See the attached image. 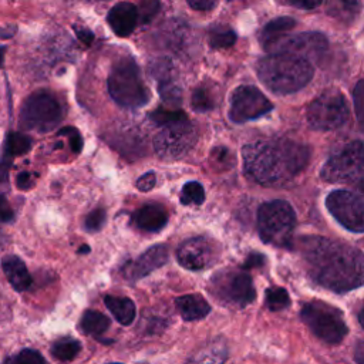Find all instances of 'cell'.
Instances as JSON below:
<instances>
[{
    "instance_id": "obj_1",
    "label": "cell",
    "mask_w": 364,
    "mask_h": 364,
    "mask_svg": "<svg viewBox=\"0 0 364 364\" xmlns=\"http://www.w3.org/2000/svg\"><path fill=\"white\" fill-rule=\"evenodd\" d=\"M300 245L307 273L320 286L337 293L364 286V255L355 247L321 236Z\"/></svg>"
},
{
    "instance_id": "obj_2",
    "label": "cell",
    "mask_w": 364,
    "mask_h": 364,
    "mask_svg": "<svg viewBox=\"0 0 364 364\" xmlns=\"http://www.w3.org/2000/svg\"><path fill=\"white\" fill-rule=\"evenodd\" d=\"M246 176L260 185H284L309 164L310 149L291 139H263L242 149Z\"/></svg>"
},
{
    "instance_id": "obj_3",
    "label": "cell",
    "mask_w": 364,
    "mask_h": 364,
    "mask_svg": "<svg viewBox=\"0 0 364 364\" xmlns=\"http://www.w3.org/2000/svg\"><path fill=\"white\" fill-rule=\"evenodd\" d=\"M260 81L276 94H291L309 84L314 74L311 61L291 53H272L256 65Z\"/></svg>"
},
{
    "instance_id": "obj_4",
    "label": "cell",
    "mask_w": 364,
    "mask_h": 364,
    "mask_svg": "<svg viewBox=\"0 0 364 364\" xmlns=\"http://www.w3.org/2000/svg\"><path fill=\"white\" fill-rule=\"evenodd\" d=\"M108 92L111 98L124 108H139L149 100V90L145 85L136 63L131 57L117 60L108 75Z\"/></svg>"
},
{
    "instance_id": "obj_5",
    "label": "cell",
    "mask_w": 364,
    "mask_h": 364,
    "mask_svg": "<svg viewBox=\"0 0 364 364\" xmlns=\"http://www.w3.org/2000/svg\"><path fill=\"white\" fill-rule=\"evenodd\" d=\"M296 226V215L286 200L262 203L257 210V229L260 239L273 246L286 247L291 243Z\"/></svg>"
},
{
    "instance_id": "obj_6",
    "label": "cell",
    "mask_w": 364,
    "mask_h": 364,
    "mask_svg": "<svg viewBox=\"0 0 364 364\" xmlns=\"http://www.w3.org/2000/svg\"><path fill=\"white\" fill-rule=\"evenodd\" d=\"M300 317L316 337L328 344H338L348 331L343 313L320 300L306 303Z\"/></svg>"
},
{
    "instance_id": "obj_7",
    "label": "cell",
    "mask_w": 364,
    "mask_h": 364,
    "mask_svg": "<svg viewBox=\"0 0 364 364\" xmlns=\"http://www.w3.org/2000/svg\"><path fill=\"white\" fill-rule=\"evenodd\" d=\"M63 119V108L57 97L46 90L30 94L20 109V124L26 129L48 132Z\"/></svg>"
},
{
    "instance_id": "obj_8",
    "label": "cell",
    "mask_w": 364,
    "mask_h": 364,
    "mask_svg": "<svg viewBox=\"0 0 364 364\" xmlns=\"http://www.w3.org/2000/svg\"><path fill=\"white\" fill-rule=\"evenodd\" d=\"M320 176L330 183L357 182L364 176V145L353 141L331 155L321 168Z\"/></svg>"
},
{
    "instance_id": "obj_9",
    "label": "cell",
    "mask_w": 364,
    "mask_h": 364,
    "mask_svg": "<svg viewBox=\"0 0 364 364\" xmlns=\"http://www.w3.org/2000/svg\"><path fill=\"white\" fill-rule=\"evenodd\" d=\"M348 117V107L338 90H326L307 107L309 125L317 131H331L341 127Z\"/></svg>"
},
{
    "instance_id": "obj_10",
    "label": "cell",
    "mask_w": 364,
    "mask_h": 364,
    "mask_svg": "<svg viewBox=\"0 0 364 364\" xmlns=\"http://www.w3.org/2000/svg\"><path fill=\"white\" fill-rule=\"evenodd\" d=\"M196 129L189 119L164 125L154 138V149L162 159H178L186 155L196 142Z\"/></svg>"
},
{
    "instance_id": "obj_11",
    "label": "cell",
    "mask_w": 364,
    "mask_h": 364,
    "mask_svg": "<svg viewBox=\"0 0 364 364\" xmlns=\"http://www.w3.org/2000/svg\"><path fill=\"white\" fill-rule=\"evenodd\" d=\"M210 291L222 301L243 307L256 297L252 277L242 270H222L212 277Z\"/></svg>"
},
{
    "instance_id": "obj_12",
    "label": "cell",
    "mask_w": 364,
    "mask_h": 364,
    "mask_svg": "<svg viewBox=\"0 0 364 364\" xmlns=\"http://www.w3.org/2000/svg\"><path fill=\"white\" fill-rule=\"evenodd\" d=\"M326 206L331 216L351 232H364V198L355 191L337 189L328 193Z\"/></svg>"
},
{
    "instance_id": "obj_13",
    "label": "cell",
    "mask_w": 364,
    "mask_h": 364,
    "mask_svg": "<svg viewBox=\"0 0 364 364\" xmlns=\"http://www.w3.org/2000/svg\"><path fill=\"white\" fill-rule=\"evenodd\" d=\"M273 109L267 97L255 85H239L233 90L229 104V118L236 124H243L263 117Z\"/></svg>"
},
{
    "instance_id": "obj_14",
    "label": "cell",
    "mask_w": 364,
    "mask_h": 364,
    "mask_svg": "<svg viewBox=\"0 0 364 364\" xmlns=\"http://www.w3.org/2000/svg\"><path fill=\"white\" fill-rule=\"evenodd\" d=\"M220 255V246L209 236H193L183 240L176 249L179 264L189 270L208 269L216 263Z\"/></svg>"
},
{
    "instance_id": "obj_15",
    "label": "cell",
    "mask_w": 364,
    "mask_h": 364,
    "mask_svg": "<svg viewBox=\"0 0 364 364\" xmlns=\"http://www.w3.org/2000/svg\"><path fill=\"white\" fill-rule=\"evenodd\" d=\"M328 41L321 33H300L297 36L282 38L269 51L272 53H291L307 58L309 61L320 60L327 51Z\"/></svg>"
},
{
    "instance_id": "obj_16",
    "label": "cell",
    "mask_w": 364,
    "mask_h": 364,
    "mask_svg": "<svg viewBox=\"0 0 364 364\" xmlns=\"http://www.w3.org/2000/svg\"><path fill=\"white\" fill-rule=\"evenodd\" d=\"M138 18H139V10L136 9L135 4L129 1L117 3L114 7H111L107 17L111 30L119 37L129 36L136 27Z\"/></svg>"
},
{
    "instance_id": "obj_17",
    "label": "cell",
    "mask_w": 364,
    "mask_h": 364,
    "mask_svg": "<svg viewBox=\"0 0 364 364\" xmlns=\"http://www.w3.org/2000/svg\"><path fill=\"white\" fill-rule=\"evenodd\" d=\"M168 262V249L165 245H155L145 250L129 267V277L134 280L142 279L155 269L164 266Z\"/></svg>"
},
{
    "instance_id": "obj_18",
    "label": "cell",
    "mask_w": 364,
    "mask_h": 364,
    "mask_svg": "<svg viewBox=\"0 0 364 364\" xmlns=\"http://www.w3.org/2000/svg\"><path fill=\"white\" fill-rule=\"evenodd\" d=\"M1 267L9 283L17 291H24L30 287L31 276L21 259H18L14 255H7L1 260Z\"/></svg>"
},
{
    "instance_id": "obj_19",
    "label": "cell",
    "mask_w": 364,
    "mask_h": 364,
    "mask_svg": "<svg viewBox=\"0 0 364 364\" xmlns=\"http://www.w3.org/2000/svg\"><path fill=\"white\" fill-rule=\"evenodd\" d=\"M134 219L141 230L158 232L166 225L168 215L159 205H145L136 210Z\"/></svg>"
},
{
    "instance_id": "obj_20",
    "label": "cell",
    "mask_w": 364,
    "mask_h": 364,
    "mask_svg": "<svg viewBox=\"0 0 364 364\" xmlns=\"http://www.w3.org/2000/svg\"><path fill=\"white\" fill-rule=\"evenodd\" d=\"M176 309L186 321L200 320L210 311L209 303L200 294H185L176 299Z\"/></svg>"
},
{
    "instance_id": "obj_21",
    "label": "cell",
    "mask_w": 364,
    "mask_h": 364,
    "mask_svg": "<svg viewBox=\"0 0 364 364\" xmlns=\"http://www.w3.org/2000/svg\"><path fill=\"white\" fill-rule=\"evenodd\" d=\"M228 358V346L222 338L200 347L185 364H223Z\"/></svg>"
},
{
    "instance_id": "obj_22",
    "label": "cell",
    "mask_w": 364,
    "mask_h": 364,
    "mask_svg": "<svg viewBox=\"0 0 364 364\" xmlns=\"http://www.w3.org/2000/svg\"><path fill=\"white\" fill-rule=\"evenodd\" d=\"M324 10L341 23H353L361 11L360 0H321Z\"/></svg>"
},
{
    "instance_id": "obj_23",
    "label": "cell",
    "mask_w": 364,
    "mask_h": 364,
    "mask_svg": "<svg viewBox=\"0 0 364 364\" xmlns=\"http://www.w3.org/2000/svg\"><path fill=\"white\" fill-rule=\"evenodd\" d=\"M296 26V20L291 17H277L270 20L260 31V43L266 50H270L279 43L283 36Z\"/></svg>"
},
{
    "instance_id": "obj_24",
    "label": "cell",
    "mask_w": 364,
    "mask_h": 364,
    "mask_svg": "<svg viewBox=\"0 0 364 364\" xmlns=\"http://www.w3.org/2000/svg\"><path fill=\"white\" fill-rule=\"evenodd\" d=\"M107 309L112 313L114 318L122 324L128 326L135 318V304L128 297H118V296H105L104 299Z\"/></svg>"
},
{
    "instance_id": "obj_25",
    "label": "cell",
    "mask_w": 364,
    "mask_h": 364,
    "mask_svg": "<svg viewBox=\"0 0 364 364\" xmlns=\"http://www.w3.org/2000/svg\"><path fill=\"white\" fill-rule=\"evenodd\" d=\"M108 327H109L108 317L97 310H85L80 320V328L85 334H91V336H100Z\"/></svg>"
},
{
    "instance_id": "obj_26",
    "label": "cell",
    "mask_w": 364,
    "mask_h": 364,
    "mask_svg": "<svg viewBox=\"0 0 364 364\" xmlns=\"http://www.w3.org/2000/svg\"><path fill=\"white\" fill-rule=\"evenodd\" d=\"M31 146V139L20 132H10L4 141V162L26 154Z\"/></svg>"
},
{
    "instance_id": "obj_27",
    "label": "cell",
    "mask_w": 364,
    "mask_h": 364,
    "mask_svg": "<svg viewBox=\"0 0 364 364\" xmlns=\"http://www.w3.org/2000/svg\"><path fill=\"white\" fill-rule=\"evenodd\" d=\"M80 350H81L80 341H77L71 337H63V338L57 340L51 347L53 355L63 361L73 360L80 353Z\"/></svg>"
},
{
    "instance_id": "obj_28",
    "label": "cell",
    "mask_w": 364,
    "mask_h": 364,
    "mask_svg": "<svg viewBox=\"0 0 364 364\" xmlns=\"http://www.w3.org/2000/svg\"><path fill=\"white\" fill-rule=\"evenodd\" d=\"M236 41V33L230 27L218 26L209 31V44L213 48H228Z\"/></svg>"
},
{
    "instance_id": "obj_29",
    "label": "cell",
    "mask_w": 364,
    "mask_h": 364,
    "mask_svg": "<svg viewBox=\"0 0 364 364\" xmlns=\"http://www.w3.org/2000/svg\"><path fill=\"white\" fill-rule=\"evenodd\" d=\"M191 104H192V108L198 112H206V111L213 109L215 98H213L212 91L206 85H199L192 92Z\"/></svg>"
},
{
    "instance_id": "obj_30",
    "label": "cell",
    "mask_w": 364,
    "mask_h": 364,
    "mask_svg": "<svg viewBox=\"0 0 364 364\" xmlns=\"http://www.w3.org/2000/svg\"><path fill=\"white\" fill-rule=\"evenodd\" d=\"M266 304L272 311H280L290 304V297L286 289L273 286L266 290Z\"/></svg>"
},
{
    "instance_id": "obj_31",
    "label": "cell",
    "mask_w": 364,
    "mask_h": 364,
    "mask_svg": "<svg viewBox=\"0 0 364 364\" xmlns=\"http://www.w3.org/2000/svg\"><path fill=\"white\" fill-rule=\"evenodd\" d=\"M179 200L182 205H200L205 200V189L199 182H188L182 186Z\"/></svg>"
},
{
    "instance_id": "obj_32",
    "label": "cell",
    "mask_w": 364,
    "mask_h": 364,
    "mask_svg": "<svg viewBox=\"0 0 364 364\" xmlns=\"http://www.w3.org/2000/svg\"><path fill=\"white\" fill-rule=\"evenodd\" d=\"M158 92L161 98L171 105H179L182 101V91L176 84L175 78L159 81L158 82Z\"/></svg>"
},
{
    "instance_id": "obj_33",
    "label": "cell",
    "mask_w": 364,
    "mask_h": 364,
    "mask_svg": "<svg viewBox=\"0 0 364 364\" xmlns=\"http://www.w3.org/2000/svg\"><path fill=\"white\" fill-rule=\"evenodd\" d=\"M149 118L161 127L168 125V124H173V122H178V121L188 119V117L183 111H181V109H166V108H158V109L152 111L149 114Z\"/></svg>"
},
{
    "instance_id": "obj_34",
    "label": "cell",
    "mask_w": 364,
    "mask_h": 364,
    "mask_svg": "<svg viewBox=\"0 0 364 364\" xmlns=\"http://www.w3.org/2000/svg\"><path fill=\"white\" fill-rule=\"evenodd\" d=\"M209 161L216 169H228L233 165L232 154L223 146H218V148L212 149Z\"/></svg>"
},
{
    "instance_id": "obj_35",
    "label": "cell",
    "mask_w": 364,
    "mask_h": 364,
    "mask_svg": "<svg viewBox=\"0 0 364 364\" xmlns=\"http://www.w3.org/2000/svg\"><path fill=\"white\" fill-rule=\"evenodd\" d=\"M354 100V109L357 115V121L361 127H364V80H360L353 91Z\"/></svg>"
},
{
    "instance_id": "obj_36",
    "label": "cell",
    "mask_w": 364,
    "mask_h": 364,
    "mask_svg": "<svg viewBox=\"0 0 364 364\" xmlns=\"http://www.w3.org/2000/svg\"><path fill=\"white\" fill-rule=\"evenodd\" d=\"M159 7H161L159 0H141L139 9H138L141 21L142 23H149L156 16V13L159 11Z\"/></svg>"
},
{
    "instance_id": "obj_37",
    "label": "cell",
    "mask_w": 364,
    "mask_h": 364,
    "mask_svg": "<svg viewBox=\"0 0 364 364\" xmlns=\"http://www.w3.org/2000/svg\"><path fill=\"white\" fill-rule=\"evenodd\" d=\"M105 218H107V213H105L104 209H101V208L94 209L85 218V228L91 232H97L102 228V225L105 222Z\"/></svg>"
},
{
    "instance_id": "obj_38",
    "label": "cell",
    "mask_w": 364,
    "mask_h": 364,
    "mask_svg": "<svg viewBox=\"0 0 364 364\" xmlns=\"http://www.w3.org/2000/svg\"><path fill=\"white\" fill-rule=\"evenodd\" d=\"M16 364H47V363L37 350L24 348L17 354Z\"/></svg>"
},
{
    "instance_id": "obj_39",
    "label": "cell",
    "mask_w": 364,
    "mask_h": 364,
    "mask_svg": "<svg viewBox=\"0 0 364 364\" xmlns=\"http://www.w3.org/2000/svg\"><path fill=\"white\" fill-rule=\"evenodd\" d=\"M58 135H67L70 138V145L74 152H80L82 148V139L75 128H63Z\"/></svg>"
},
{
    "instance_id": "obj_40",
    "label": "cell",
    "mask_w": 364,
    "mask_h": 364,
    "mask_svg": "<svg viewBox=\"0 0 364 364\" xmlns=\"http://www.w3.org/2000/svg\"><path fill=\"white\" fill-rule=\"evenodd\" d=\"M156 183V176L154 172H146L144 175H141L136 182H135V186L141 191V192H148L151 191Z\"/></svg>"
},
{
    "instance_id": "obj_41",
    "label": "cell",
    "mask_w": 364,
    "mask_h": 364,
    "mask_svg": "<svg viewBox=\"0 0 364 364\" xmlns=\"http://www.w3.org/2000/svg\"><path fill=\"white\" fill-rule=\"evenodd\" d=\"M266 263V257L262 253H250L242 264V269H255Z\"/></svg>"
},
{
    "instance_id": "obj_42",
    "label": "cell",
    "mask_w": 364,
    "mask_h": 364,
    "mask_svg": "<svg viewBox=\"0 0 364 364\" xmlns=\"http://www.w3.org/2000/svg\"><path fill=\"white\" fill-rule=\"evenodd\" d=\"M218 0H188V4L193 9V10H199V11H209L216 6Z\"/></svg>"
},
{
    "instance_id": "obj_43",
    "label": "cell",
    "mask_w": 364,
    "mask_h": 364,
    "mask_svg": "<svg viewBox=\"0 0 364 364\" xmlns=\"http://www.w3.org/2000/svg\"><path fill=\"white\" fill-rule=\"evenodd\" d=\"M286 4L299 7V9H304V10H311L314 7H317L321 0H284Z\"/></svg>"
},
{
    "instance_id": "obj_44",
    "label": "cell",
    "mask_w": 364,
    "mask_h": 364,
    "mask_svg": "<svg viewBox=\"0 0 364 364\" xmlns=\"http://www.w3.org/2000/svg\"><path fill=\"white\" fill-rule=\"evenodd\" d=\"M16 183H17V186H18L20 189H27V188L31 185V176H30V173H27V172L18 173Z\"/></svg>"
},
{
    "instance_id": "obj_45",
    "label": "cell",
    "mask_w": 364,
    "mask_h": 364,
    "mask_svg": "<svg viewBox=\"0 0 364 364\" xmlns=\"http://www.w3.org/2000/svg\"><path fill=\"white\" fill-rule=\"evenodd\" d=\"M354 358L357 364H364V341H358L354 350Z\"/></svg>"
},
{
    "instance_id": "obj_46",
    "label": "cell",
    "mask_w": 364,
    "mask_h": 364,
    "mask_svg": "<svg viewBox=\"0 0 364 364\" xmlns=\"http://www.w3.org/2000/svg\"><path fill=\"white\" fill-rule=\"evenodd\" d=\"M1 202H3V205H1V218H3L4 222H7V220H10L13 218V215H11V210L7 208V203H6L4 198H3Z\"/></svg>"
},
{
    "instance_id": "obj_47",
    "label": "cell",
    "mask_w": 364,
    "mask_h": 364,
    "mask_svg": "<svg viewBox=\"0 0 364 364\" xmlns=\"http://www.w3.org/2000/svg\"><path fill=\"white\" fill-rule=\"evenodd\" d=\"M354 183H355L354 191H355L360 196H363V198H364V176H363L361 179H358L357 182H354Z\"/></svg>"
},
{
    "instance_id": "obj_48",
    "label": "cell",
    "mask_w": 364,
    "mask_h": 364,
    "mask_svg": "<svg viewBox=\"0 0 364 364\" xmlns=\"http://www.w3.org/2000/svg\"><path fill=\"white\" fill-rule=\"evenodd\" d=\"M358 320H360L361 327L364 328V303H363V306H361V309H360V311H358Z\"/></svg>"
},
{
    "instance_id": "obj_49",
    "label": "cell",
    "mask_w": 364,
    "mask_h": 364,
    "mask_svg": "<svg viewBox=\"0 0 364 364\" xmlns=\"http://www.w3.org/2000/svg\"><path fill=\"white\" fill-rule=\"evenodd\" d=\"M90 252V247L87 246V245H84V246H81L80 249H78V253H88Z\"/></svg>"
},
{
    "instance_id": "obj_50",
    "label": "cell",
    "mask_w": 364,
    "mask_h": 364,
    "mask_svg": "<svg viewBox=\"0 0 364 364\" xmlns=\"http://www.w3.org/2000/svg\"><path fill=\"white\" fill-rule=\"evenodd\" d=\"M111 364H121V363H111Z\"/></svg>"
}]
</instances>
